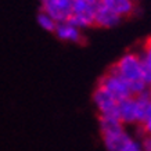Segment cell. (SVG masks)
<instances>
[{
	"instance_id": "1",
	"label": "cell",
	"mask_w": 151,
	"mask_h": 151,
	"mask_svg": "<svg viewBox=\"0 0 151 151\" xmlns=\"http://www.w3.org/2000/svg\"><path fill=\"white\" fill-rule=\"evenodd\" d=\"M151 107V100L148 90L139 96L128 97L118 103V118L124 125H140L144 124L148 110Z\"/></svg>"
},
{
	"instance_id": "2",
	"label": "cell",
	"mask_w": 151,
	"mask_h": 151,
	"mask_svg": "<svg viewBox=\"0 0 151 151\" xmlns=\"http://www.w3.org/2000/svg\"><path fill=\"white\" fill-rule=\"evenodd\" d=\"M100 133L107 151H122L132 137L124 128V124L115 116H99Z\"/></svg>"
},
{
	"instance_id": "3",
	"label": "cell",
	"mask_w": 151,
	"mask_h": 151,
	"mask_svg": "<svg viewBox=\"0 0 151 151\" xmlns=\"http://www.w3.org/2000/svg\"><path fill=\"white\" fill-rule=\"evenodd\" d=\"M110 69L116 72L128 83L143 81V61L139 53H126Z\"/></svg>"
},
{
	"instance_id": "4",
	"label": "cell",
	"mask_w": 151,
	"mask_h": 151,
	"mask_svg": "<svg viewBox=\"0 0 151 151\" xmlns=\"http://www.w3.org/2000/svg\"><path fill=\"white\" fill-rule=\"evenodd\" d=\"M99 85L101 87H104L105 90L110 94H112L118 101L125 100L128 97H132V93H130V89H129V83L124 78H121L116 72H114L112 69H110L100 79Z\"/></svg>"
},
{
	"instance_id": "5",
	"label": "cell",
	"mask_w": 151,
	"mask_h": 151,
	"mask_svg": "<svg viewBox=\"0 0 151 151\" xmlns=\"http://www.w3.org/2000/svg\"><path fill=\"white\" fill-rule=\"evenodd\" d=\"M93 103H94L97 111H99V114L101 116H115V118H118L119 101L112 94L107 92L104 87H101L100 85L96 87V90L93 93Z\"/></svg>"
},
{
	"instance_id": "6",
	"label": "cell",
	"mask_w": 151,
	"mask_h": 151,
	"mask_svg": "<svg viewBox=\"0 0 151 151\" xmlns=\"http://www.w3.org/2000/svg\"><path fill=\"white\" fill-rule=\"evenodd\" d=\"M75 0H42V11L54 18L57 24L67 22L72 14V6Z\"/></svg>"
},
{
	"instance_id": "7",
	"label": "cell",
	"mask_w": 151,
	"mask_h": 151,
	"mask_svg": "<svg viewBox=\"0 0 151 151\" xmlns=\"http://www.w3.org/2000/svg\"><path fill=\"white\" fill-rule=\"evenodd\" d=\"M121 17L105 7L103 3H99L94 11V25L100 28H112L121 22Z\"/></svg>"
},
{
	"instance_id": "8",
	"label": "cell",
	"mask_w": 151,
	"mask_h": 151,
	"mask_svg": "<svg viewBox=\"0 0 151 151\" xmlns=\"http://www.w3.org/2000/svg\"><path fill=\"white\" fill-rule=\"evenodd\" d=\"M54 35L63 42H71V43H81L83 40L82 29L76 28L69 22H60L54 31Z\"/></svg>"
},
{
	"instance_id": "9",
	"label": "cell",
	"mask_w": 151,
	"mask_h": 151,
	"mask_svg": "<svg viewBox=\"0 0 151 151\" xmlns=\"http://www.w3.org/2000/svg\"><path fill=\"white\" fill-rule=\"evenodd\" d=\"M100 3H103L105 7H108L110 10H112L121 18L129 17L134 11L133 0H100Z\"/></svg>"
},
{
	"instance_id": "10",
	"label": "cell",
	"mask_w": 151,
	"mask_h": 151,
	"mask_svg": "<svg viewBox=\"0 0 151 151\" xmlns=\"http://www.w3.org/2000/svg\"><path fill=\"white\" fill-rule=\"evenodd\" d=\"M37 24L40 25V28H43L47 32H53L54 33L55 28H57V22L54 21V18H51L50 15L45 11H40L37 15Z\"/></svg>"
},
{
	"instance_id": "11",
	"label": "cell",
	"mask_w": 151,
	"mask_h": 151,
	"mask_svg": "<svg viewBox=\"0 0 151 151\" xmlns=\"http://www.w3.org/2000/svg\"><path fill=\"white\" fill-rule=\"evenodd\" d=\"M140 57H142L143 64L146 65V67H148V68H151V36L144 42L142 53H140Z\"/></svg>"
},
{
	"instance_id": "12",
	"label": "cell",
	"mask_w": 151,
	"mask_h": 151,
	"mask_svg": "<svg viewBox=\"0 0 151 151\" xmlns=\"http://www.w3.org/2000/svg\"><path fill=\"white\" fill-rule=\"evenodd\" d=\"M122 151H144V150H143V144L140 140H136V139L130 137L129 142L122 148Z\"/></svg>"
},
{
	"instance_id": "13",
	"label": "cell",
	"mask_w": 151,
	"mask_h": 151,
	"mask_svg": "<svg viewBox=\"0 0 151 151\" xmlns=\"http://www.w3.org/2000/svg\"><path fill=\"white\" fill-rule=\"evenodd\" d=\"M142 126L144 129V132H146V136H151V107H150V110H148L146 121H144V124Z\"/></svg>"
},
{
	"instance_id": "14",
	"label": "cell",
	"mask_w": 151,
	"mask_h": 151,
	"mask_svg": "<svg viewBox=\"0 0 151 151\" xmlns=\"http://www.w3.org/2000/svg\"><path fill=\"white\" fill-rule=\"evenodd\" d=\"M142 144L144 151H151V136H146V139H143Z\"/></svg>"
},
{
	"instance_id": "15",
	"label": "cell",
	"mask_w": 151,
	"mask_h": 151,
	"mask_svg": "<svg viewBox=\"0 0 151 151\" xmlns=\"http://www.w3.org/2000/svg\"><path fill=\"white\" fill-rule=\"evenodd\" d=\"M78 1L86 3V4H89V6H94V7H96L99 3H100V0H78Z\"/></svg>"
},
{
	"instance_id": "16",
	"label": "cell",
	"mask_w": 151,
	"mask_h": 151,
	"mask_svg": "<svg viewBox=\"0 0 151 151\" xmlns=\"http://www.w3.org/2000/svg\"><path fill=\"white\" fill-rule=\"evenodd\" d=\"M148 96H150V100H151V87H148Z\"/></svg>"
}]
</instances>
